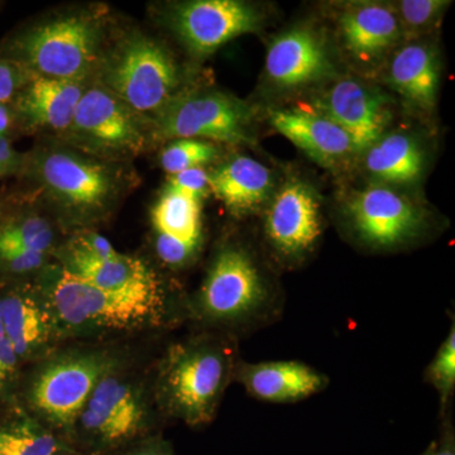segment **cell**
<instances>
[{
  "mask_svg": "<svg viewBox=\"0 0 455 455\" xmlns=\"http://www.w3.org/2000/svg\"><path fill=\"white\" fill-rule=\"evenodd\" d=\"M155 248L191 262L203 241L202 203L164 188L151 212Z\"/></svg>",
  "mask_w": 455,
  "mask_h": 455,
  "instance_id": "obj_21",
  "label": "cell"
},
{
  "mask_svg": "<svg viewBox=\"0 0 455 455\" xmlns=\"http://www.w3.org/2000/svg\"><path fill=\"white\" fill-rule=\"evenodd\" d=\"M331 70L324 41L307 27H298L278 36L266 56V73L281 88H300L319 82Z\"/></svg>",
  "mask_w": 455,
  "mask_h": 455,
  "instance_id": "obj_17",
  "label": "cell"
},
{
  "mask_svg": "<svg viewBox=\"0 0 455 455\" xmlns=\"http://www.w3.org/2000/svg\"><path fill=\"white\" fill-rule=\"evenodd\" d=\"M171 22L194 55L206 56L239 36L257 31L259 17L238 0H196L179 5Z\"/></svg>",
  "mask_w": 455,
  "mask_h": 455,
  "instance_id": "obj_12",
  "label": "cell"
},
{
  "mask_svg": "<svg viewBox=\"0 0 455 455\" xmlns=\"http://www.w3.org/2000/svg\"><path fill=\"white\" fill-rule=\"evenodd\" d=\"M266 289L252 259L241 248H224L204 280L197 311L212 323L244 319L265 301Z\"/></svg>",
  "mask_w": 455,
  "mask_h": 455,
  "instance_id": "obj_10",
  "label": "cell"
},
{
  "mask_svg": "<svg viewBox=\"0 0 455 455\" xmlns=\"http://www.w3.org/2000/svg\"><path fill=\"white\" fill-rule=\"evenodd\" d=\"M22 371L7 335L0 325V403L3 406L13 403Z\"/></svg>",
  "mask_w": 455,
  "mask_h": 455,
  "instance_id": "obj_31",
  "label": "cell"
},
{
  "mask_svg": "<svg viewBox=\"0 0 455 455\" xmlns=\"http://www.w3.org/2000/svg\"><path fill=\"white\" fill-rule=\"evenodd\" d=\"M85 88L84 80L32 76L11 104L17 127L68 131Z\"/></svg>",
  "mask_w": 455,
  "mask_h": 455,
  "instance_id": "obj_18",
  "label": "cell"
},
{
  "mask_svg": "<svg viewBox=\"0 0 455 455\" xmlns=\"http://www.w3.org/2000/svg\"><path fill=\"white\" fill-rule=\"evenodd\" d=\"M272 127L316 163L333 166L355 154L348 134L337 123L313 107L309 109L274 110Z\"/></svg>",
  "mask_w": 455,
  "mask_h": 455,
  "instance_id": "obj_19",
  "label": "cell"
},
{
  "mask_svg": "<svg viewBox=\"0 0 455 455\" xmlns=\"http://www.w3.org/2000/svg\"><path fill=\"white\" fill-rule=\"evenodd\" d=\"M164 188L184 194L202 203L211 194L209 173L204 167L182 171L171 176Z\"/></svg>",
  "mask_w": 455,
  "mask_h": 455,
  "instance_id": "obj_32",
  "label": "cell"
},
{
  "mask_svg": "<svg viewBox=\"0 0 455 455\" xmlns=\"http://www.w3.org/2000/svg\"><path fill=\"white\" fill-rule=\"evenodd\" d=\"M52 455H79L76 453V451H74L71 447H65L62 449H60L59 451H56L55 454Z\"/></svg>",
  "mask_w": 455,
  "mask_h": 455,
  "instance_id": "obj_38",
  "label": "cell"
},
{
  "mask_svg": "<svg viewBox=\"0 0 455 455\" xmlns=\"http://www.w3.org/2000/svg\"><path fill=\"white\" fill-rule=\"evenodd\" d=\"M26 157L18 154L7 136H0V179L22 172Z\"/></svg>",
  "mask_w": 455,
  "mask_h": 455,
  "instance_id": "obj_35",
  "label": "cell"
},
{
  "mask_svg": "<svg viewBox=\"0 0 455 455\" xmlns=\"http://www.w3.org/2000/svg\"><path fill=\"white\" fill-rule=\"evenodd\" d=\"M0 325L23 370L56 349L60 338L37 284L0 283Z\"/></svg>",
  "mask_w": 455,
  "mask_h": 455,
  "instance_id": "obj_11",
  "label": "cell"
},
{
  "mask_svg": "<svg viewBox=\"0 0 455 455\" xmlns=\"http://www.w3.org/2000/svg\"><path fill=\"white\" fill-rule=\"evenodd\" d=\"M392 88L410 103L430 110L435 107L439 89L438 56L429 46L407 44L395 53L390 65Z\"/></svg>",
  "mask_w": 455,
  "mask_h": 455,
  "instance_id": "obj_24",
  "label": "cell"
},
{
  "mask_svg": "<svg viewBox=\"0 0 455 455\" xmlns=\"http://www.w3.org/2000/svg\"><path fill=\"white\" fill-rule=\"evenodd\" d=\"M35 283L60 340L157 326L169 311L167 301L103 291L60 266L44 272Z\"/></svg>",
  "mask_w": 455,
  "mask_h": 455,
  "instance_id": "obj_3",
  "label": "cell"
},
{
  "mask_svg": "<svg viewBox=\"0 0 455 455\" xmlns=\"http://www.w3.org/2000/svg\"><path fill=\"white\" fill-rule=\"evenodd\" d=\"M366 152V169L382 181L407 184L423 171V152L416 140L406 134L381 137Z\"/></svg>",
  "mask_w": 455,
  "mask_h": 455,
  "instance_id": "obj_25",
  "label": "cell"
},
{
  "mask_svg": "<svg viewBox=\"0 0 455 455\" xmlns=\"http://www.w3.org/2000/svg\"><path fill=\"white\" fill-rule=\"evenodd\" d=\"M17 127L16 116L11 104L0 103V136H7Z\"/></svg>",
  "mask_w": 455,
  "mask_h": 455,
  "instance_id": "obj_36",
  "label": "cell"
},
{
  "mask_svg": "<svg viewBox=\"0 0 455 455\" xmlns=\"http://www.w3.org/2000/svg\"><path fill=\"white\" fill-rule=\"evenodd\" d=\"M429 377L430 382L435 386L443 397H448L451 394L455 385L454 326L439 349L438 355L434 358L433 363L430 364Z\"/></svg>",
  "mask_w": 455,
  "mask_h": 455,
  "instance_id": "obj_30",
  "label": "cell"
},
{
  "mask_svg": "<svg viewBox=\"0 0 455 455\" xmlns=\"http://www.w3.org/2000/svg\"><path fill=\"white\" fill-rule=\"evenodd\" d=\"M124 363L119 350L104 346L55 349L22 371L12 405L68 443L98 382Z\"/></svg>",
  "mask_w": 455,
  "mask_h": 455,
  "instance_id": "obj_1",
  "label": "cell"
},
{
  "mask_svg": "<svg viewBox=\"0 0 455 455\" xmlns=\"http://www.w3.org/2000/svg\"><path fill=\"white\" fill-rule=\"evenodd\" d=\"M235 372L233 352L218 338H193L172 344L156 373V406L188 427L212 423Z\"/></svg>",
  "mask_w": 455,
  "mask_h": 455,
  "instance_id": "obj_2",
  "label": "cell"
},
{
  "mask_svg": "<svg viewBox=\"0 0 455 455\" xmlns=\"http://www.w3.org/2000/svg\"><path fill=\"white\" fill-rule=\"evenodd\" d=\"M25 170L74 226L103 220L124 193L125 175L114 164L70 148L42 149L26 158Z\"/></svg>",
  "mask_w": 455,
  "mask_h": 455,
  "instance_id": "obj_5",
  "label": "cell"
},
{
  "mask_svg": "<svg viewBox=\"0 0 455 455\" xmlns=\"http://www.w3.org/2000/svg\"><path fill=\"white\" fill-rule=\"evenodd\" d=\"M339 29L344 49L363 64L379 61L403 35L396 11L381 3L349 5L341 13Z\"/></svg>",
  "mask_w": 455,
  "mask_h": 455,
  "instance_id": "obj_20",
  "label": "cell"
},
{
  "mask_svg": "<svg viewBox=\"0 0 455 455\" xmlns=\"http://www.w3.org/2000/svg\"><path fill=\"white\" fill-rule=\"evenodd\" d=\"M250 121V108L243 101L221 92H209L172 99L158 113L155 136L239 145L251 142Z\"/></svg>",
  "mask_w": 455,
  "mask_h": 455,
  "instance_id": "obj_9",
  "label": "cell"
},
{
  "mask_svg": "<svg viewBox=\"0 0 455 455\" xmlns=\"http://www.w3.org/2000/svg\"><path fill=\"white\" fill-rule=\"evenodd\" d=\"M448 5L443 0H403L395 11L403 31L420 33L429 29Z\"/></svg>",
  "mask_w": 455,
  "mask_h": 455,
  "instance_id": "obj_29",
  "label": "cell"
},
{
  "mask_svg": "<svg viewBox=\"0 0 455 455\" xmlns=\"http://www.w3.org/2000/svg\"><path fill=\"white\" fill-rule=\"evenodd\" d=\"M350 221L362 239L377 247H392L418 235L423 214L414 203L391 188H368L348 206Z\"/></svg>",
  "mask_w": 455,
  "mask_h": 455,
  "instance_id": "obj_14",
  "label": "cell"
},
{
  "mask_svg": "<svg viewBox=\"0 0 455 455\" xmlns=\"http://www.w3.org/2000/svg\"><path fill=\"white\" fill-rule=\"evenodd\" d=\"M266 232L284 256L311 250L322 235L320 206L313 188L299 181L284 185L269 206Z\"/></svg>",
  "mask_w": 455,
  "mask_h": 455,
  "instance_id": "obj_16",
  "label": "cell"
},
{
  "mask_svg": "<svg viewBox=\"0 0 455 455\" xmlns=\"http://www.w3.org/2000/svg\"><path fill=\"white\" fill-rule=\"evenodd\" d=\"M66 132L84 154L99 160L136 157L148 146L149 127L142 114L100 84L84 90Z\"/></svg>",
  "mask_w": 455,
  "mask_h": 455,
  "instance_id": "obj_8",
  "label": "cell"
},
{
  "mask_svg": "<svg viewBox=\"0 0 455 455\" xmlns=\"http://www.w3.org/2000/svg\"><path fill=\"white\" fill-rule=\"evenodd\" d=\"M114 455H176L170 443L157 434L140 439Z\"/></svg>",
  "mask_w": 455,
  "mask_h": 455,
  "instance_id": "obj_34",
  "label": "cell"
},
{
  "mask_svg": "<svg viewBox=\"0 0 455 455\" xmlns=\"http://www.w3.org/2000/svg\"><path fill=\"white\" fill-rule=\"evenodd\" d=\"M154 394L127 366L108 372L90 395L68 444L79 455H114L154 435Z\"/></svg>",
  "mask_w": 455,
  "mask_h": 455,
  "instance_id": "obj_4",
  "label": "cell"
},
{
  "mask_svg": "<svg viewBox=\"0 0 455 455\" xmlns=\"http://www.w3.org/2000/svg\"><path fill=\"white\" fill-rule=\"evenodd\" d=\"M179 83L178 65L169 51L145 35L123 40L100 68V85L142 116L160 113Z\"/></svg>",
  "mask_w": 455,
  "mask_h": 455,
  "instance_id": "obj_7",
  "label": "cell"
},
{
  "mask_svg": "<svg viewBox=\"0 0 455 455\" xmlns=\"http://www.w3.org/2000/svg\"><path fill=\"white\" fill-rule=\"evenodd\" d=\"M211 193L235 215L256 211L267 199L272 188L271 172L265 164L236 156L209 173Z\"/></svg>",
  "mask_w": 455,
  "mask_h": 455,
  "instance_id": "obj_23",
  "label": "cell"
},
{
  "mask_svg": "<svg viewBox=\"0 0 455 455\" xmlns=\"http://www.w3.org/2000/svg\"><path fill=\"white\" fill-rule=\"evenodd\" d=\"M313 108L348 134L355 152L367 151L381 139L390 119L382 95L352 79L335 83Z\"/></svg>",
  "mask_w": 455,
  "mask_h": 455,
  "instance_id": "obj_15",
  "label": "cell"
},
{
  "mask_svg": "<svg viewBox=\"0 0 455 455\" xmlns=\"http://www.w3.org/2000/svg\"><path fill=\"white\" fill-rule=\"evenodd\" d=\"M0 420V455H52L70 447L55 433L9 405Z\"/></svg>",
  "mask_w": 455,
  "mask_h": 455,
  "instance_id": "obj_26",
  "label": "cell"
},
{
  "mask_svg": "<svg viewBox=\"0 0 455 455\" xmlns=\"http://www.w3.org/2000/svg\"><path fill=\"white\" fill-rule=\"evenodd\" d=\"M217 156L214 143L200 140H176L164 149L160 161L163 169L172 176L211 164Z\"/></svg>",
  "mask_w": 455,
  "mask_h": 455,
  "instance_id": "obj_28",
  "label": "cell"
},
{
  "mask_svg": "<svg viewBox=\"0 0 455 455\" xmlns=\"http://www.w3.org/2000/svg\"><path fill=\"white\" fill-rule=\"evenodd\" d=\"M103 23L92 13H73L29 27L0 49L32 76L85 80L98 64Z\"/></svg>",
  "mask_w": 455,
  "mask_h": 455,
  "instance_id": "obj_6",
  "label": "cell"
},
{
  "mask_svg": "<svg viewBox=\"0 0 455 455\" xmlns=\"http://www.w3.org/2000/svg\"><path fill=\"white\" fill-rule=\"evenodd\" d=\"M3 205L2 203H0V211H2Z\"/></svg>",
  "mask_w": 455,
  "mask_h": 455,
  "instance_id": "obj_40",
  "label": "cell"
},
{
  "mask_svg": "<svg viewBox=\"0 0 455 455\" xmlns=\"http://www.w3.org/2000/svg\"><path fill=\"white\" fill-rule=\"evenodd\" d=\"M32 75L16 62L0 56V103L12 104Z\"/></svg>",
  "mask_w": 455,
  "mask_h": 455,
  "instance_id": "obj_33",
  "label": "cell"
},
{
  "mask_svg": "<svg viewBox=\"0 0 455 455\" xmlns=\"http://www.w3.org/2000/svg\"><path fill=\"white\" fill-rule=\"evenodd\" d=\"M55 242L52 224L37 212L0 211V253L33 251L50 254Z\"/></svg>",
  "mask_w": 455,
  "mask_h": 455,
  "instance_id": "obj_27",
  "label": "cell"
},
{
  "mask_svg": "<svg viewBox=\"0 0 455 455\" xmlns=\"http://www.w3.org/2000/svg\"><path fill=\"white\" fill-rule=\"evenodd\" d=\"M431 455H455L453 431L448 430L438 444H433Z\"/></svg>",
  "mask_w": 455,
  "mask_h": 455,
  "instance_id": "obj_37",
  "label": "cell"
},
{
  "mask_svg": "<svg viewBox=\"0 0 455 455\" xmlns=\"http://www.w3.org/2000/svg\"><path fill=\"white\" fill-rule=\"evenodd\" d=\"M239 381L254 397L269 403H291L322 390V374L298 362H267L244 364L238 371Z\"/></svg>",
  "mask_w": 455,
  "mask_h": 455,
  "instance_id": "obj_22",
  "label": "cell"
},
{
  "mask_svg": "<svg viewBox=\"0 0 455 455\" xmlns=\"http://www.w3.org/2000/svg\"><path fill=\"white\" fill-rule=\"evenodd\" d=\"M59 259L60 267L103 291L167 301L155 269L139 257L119 252L108 257L94 256L68 243Z\"/></svg>",
  "mask_w": 455,
  "mask_h": 455,
  "instance_id": "obj_13",
  "label": "cell"
},
{
  "mask_svg": "<svg viewBox=\"0 0 455 455\" xmlns=\"http://www.w3.org/2000/svg\"><path fill=\"white\" fill-rule=\"evenodd\" d=\"M431 451H433V444H431L430 447L427 448V451H424V453L421 455H431Z\"/></svg>",
  "mask_w": 455,
  "mask_h": 455,
  "instance_id": "obj_39",
  "label": "cell"
}]
</instances>
